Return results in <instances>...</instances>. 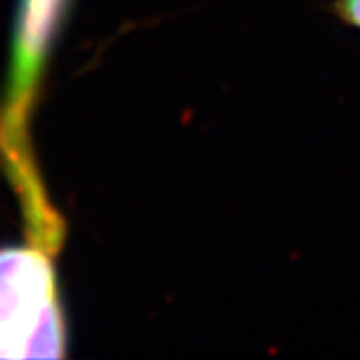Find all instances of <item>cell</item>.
<instances>
[{"mask_svg": "<svg viewBox=\"0 0 360 360\" xmlns=\"http://www.w3.org/2000/svg\"><path fill=\"white\" fill-rule=\"evenodd\" d=\"M68 8L70 0H18L14 13L8 78L0 103V156L26 219L52 210L30 142V120Z\"/></svg>", "mask_w": 360, "mask_h": 360, "instance_id": "6da1fadb", "label": "cell"}, {"mask_svg": "<svg viewBox=\"0 0 360 360\" xmlns=\"http://www.w3.org/2000/svg\"><path fill=\"white\" fill-rule=\"evenodd\" d=\"M65 347L52 255L34 245L2 248L0 359H58Z\"/></svg>", "mask_w": 360, "mask_h": 360, "instance_id": "7a4b0ae2", "label": "cell"}, {"mask_svg": "<svg viewBox=\"0 0 360 360\" xmlns=\"http://www.w3.org/2000/svg\"><path fill=\"white\" fill-rule=\"evenodd\" d=\"M326 11L342 26L360 32V0H328Z\"/></svg>", "mask_w": 360, "mask_h": 360, "instance_id": "3957f363", "label": "cell"}]
</instances>
